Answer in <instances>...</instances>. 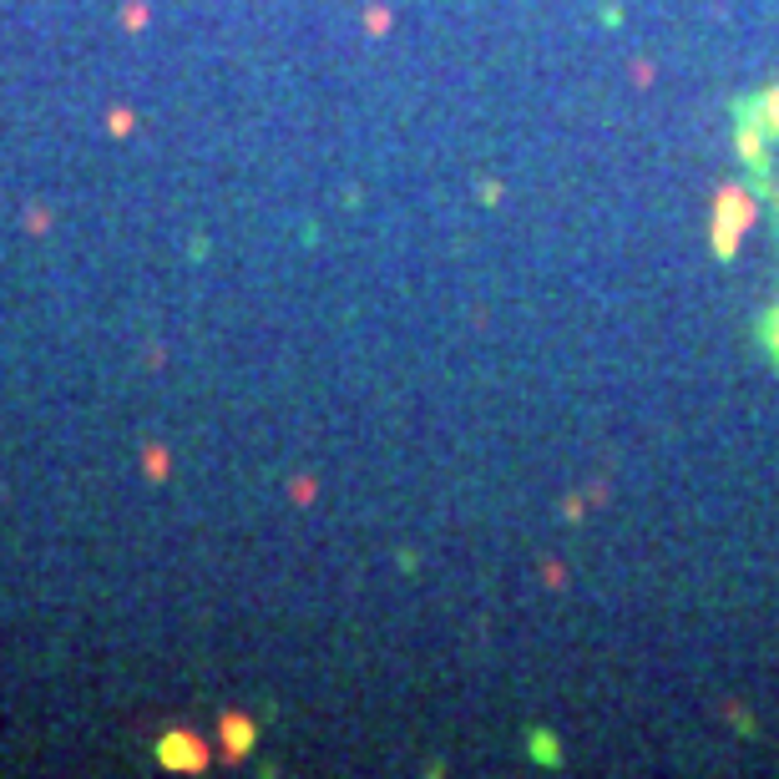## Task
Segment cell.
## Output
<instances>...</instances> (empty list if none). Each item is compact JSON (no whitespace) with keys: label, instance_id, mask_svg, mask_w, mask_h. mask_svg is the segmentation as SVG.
Returning <instances> with one entry per match:
<instances>
[{"label":"cell","instance_id":"1","mask_svg":"<svg viewBox=\"0 0 779 779\" xmlns=\"http://www.w3.org/2000/svg\"><path fill=\"white\" fill-rule=\"evenodd\" d=\"M754 193H744V187H719L713 193V218H709V248L719 264H729L739 253V243H744V233L754 228Z\"/></svg>","mask_w":779,"mask_h":779},{"label":"cell","instance_id":"2","mask_svg":"<svg viewBox=\"0 0 779 779\" xmlns=\"http://www.w3.org/2000/svg\"><path fill=\"white\" fill-rule=\"evenodd\" d=\"M157 759L177 774H198V769H208V744L198 734H187V729H173V734L157 739Z\"/></svg>","mask_w":779,"mask_h":779},{"label":"cell","instance_id":"3","mask_svg":"<svg viewBox=\"0 0 779 779\" xmlns=\"http://www.w3.org/2000/svg\"><path fill=\"white\" fill-rule=\"evenodd\" d=\"M253 739H258L253 719H243V713H223V749H228V759H243L253 749Z\"/></svg>","mask_w":779,"mask_h":779},{"label":"cell","instance_id":"4","mask_svg":"<svg viewBox=\"0 0 779 779\" xmlns=\"http://www.w3.org/2000/svg\"><path fill=\"white\" fill-rule=\"evenodd\" d=\"M764 142H769V132L764 127H759V117H744L734 127V147H739V157H744V163H764Z\"/></svg>","mask_w":779,"mask_h":779},{"label":"cell","instance_id":"5","mask_svg":"<svg viewBox=\"0 0 779 779\" xmlns=\"http://www.w3.org/2000/svg\"><path fill=\"white\" fill-rule=\"evenodd\" d=\"M754 117H759V127H764L769 137H779V87H764V91H759Z\"/></svg>","mask_w":779,"mask_h":779},{"label":"cell","instance_id":"6","mask_svg":"<svg viewBox=\"0 0 779 779\" xmlns=\"http://www.w3.org/2000/svg\"><path fill=\"white\" fill-rule=\"evenodd\" d=\"M532 754H542V764H557V739H552V734H532Z\"/></svg>","mask_w":779,"mask_h":779},{"label":"cell","instance_id":"7","mask_svg":"<svg viewBox=\"0 0 779 779\" xmlns=\"http://www.w3.org/2000/svg\"><path fill=\"white\" fill-rule=\"evenodd\" d=\"M364 26H370L374 36H384V26H390V16H384V11H370V16H364Z\"/></svg>","mask_w":779,"mask_h":779},{"label":"cell","instance_id":"8","mask_svg":"<svg viewBox=\"0 0 779 779\" xmlns=\"http://www.w3.org/2000/svg\"><path fill=\"white\" fill-rule=\"evenodd\" d=\"M147 471H153V476L167 471V450H153V456H147Z\"/></svg>","mask_w":779,"mask_h":779},{"label":"cell","instance_id":"9","mask_svg":"<svg viewBox=\"0 0 779 779\" xmlns=\"http://www.w3.org/2000/svg\"><path fill=\"white\" fill-rule=\"evenodd\" d=\"M582 511H587V501H582V496H567V521H582Z\"/></svg>","mask_w":779,"mask_h":779},{"label":"cell","instance_id":"10","mask_svg":"<svg viewBox=\"0 0 779 779\" xmlns=\"http://www.w3.org/2000/svg\"><path fill=\"white\" fill-rule=\"evenodd\" d=\"M542 582H547V587H562V567H557V562H547V567H542Z\"/></svg>","mask_w":779,"mask_h":779},{"label":"cell","instance_id":"11","mask_svg":"<svg viewBox=\"0 0 779 779\" xmlns=\"http://www.w3.org/2000/svg\"><path fill=\"white\" fill-rule=\"evenodd\" d=\"M769 344L779 350V309H774V330H769Z\"/></svg>","mask_w":779,"mask_h":779}]
</instances>
